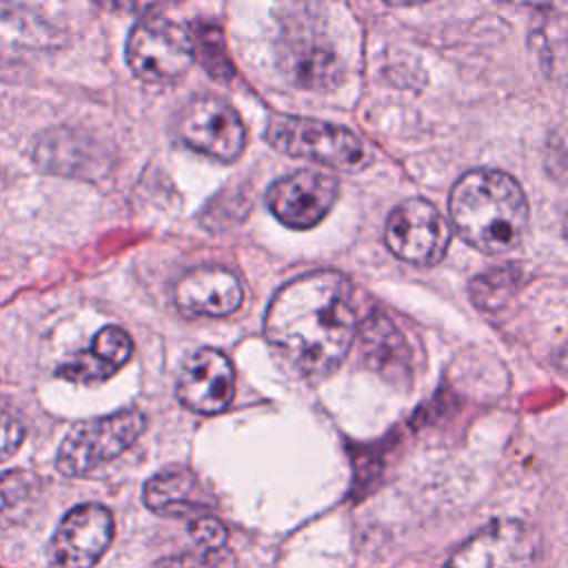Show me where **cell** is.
<instances>
[{"label": "cell", "instance_id": "1", "mask_svg": "<svg viewBox=\"0 0 568 568\" xmlns=\"http://www.w3.org/2000/svg\"><path fill=\"white\" fill-rule=\"evenodd\" d=\"M355 331L353 286L331 268L286 282L264 315V335L273 353L306 377L335 371L344 362Z\"/></svg>", "mask_w": 568, "mask_h": 568}, {"label": "cell", "instance_id": "2", "mask_svg": "<svg viewBox=\"0 0 568 568\" xmlns=\"http://www.w3.org/2000/svg\"><path fill=\"white\" fill-rule=\"evenodd\" d=\"M457 233L484 253L515 248L528 226V200L515 178L497 169L464 173L450 191Z\"/></svg>", "mask_w": 568, "mask_h": 568}, {"label": "cell", "instance_id": "3", "mask_svg": "<svg viewBox=\"0 0 568 568\" xmlns=\"http://www.w3.org/2000/svg\"><path fill=\"white\" fill-rule=\"evenodd\" d=\"M264 138L286 155L313 160L339 171H357L368 162V149L359 135L313 118L273 115Z\"/></svg>", "mask_w": 568, "mask_h": 568}, {"label": "cell", "instance_id": "4", "mask_svg": "<svg viewBox=\"0 0 568 568\" xmlns=\"http://www.w3.org/2000/svg\"><path fill=\"white\" fill-rule=\"evenodd\" d=\"M144 415L124 408L75 424L62 439L55 466L67 477H80L124 453L144 430Z\"/></svg>", "mask_w": 568, "mask_h": 568}, {"label": "cell", "instance_id": "5", "mask_svg": "<svg viewBox=\"0 0 568 568\" xmlns=\"http://www.w3.org/2000/svg\"><path fill=\"white\" fill-rule=\"evenodd\" d=\"M126 62L144 82H175L193 62L191 33L164 16L142 18L126 40Z\"/></svg>", "mask_w": 568, "mask_h": 568}, {"label": "cell", "instance_id": "6", "mask_svg": "<svg viewBox=\"0 0 568 568\" xmlns=\"http://www.w3.org/2000/svg\"><path fill=\"white\" fill-rule=\"evenodd\" d=\"M539 555V537L530 526L499 519L466 539L444 568H537Z\"/></svg>", "mask_w": 568, "mask_h": 568}, {"label": "cell", "instance_id": "7", "mask_svg": "<svg viewBox=\"0 0 568 568\" xmlns=\"http://www.w3.org/2000/svg\"><path fill=\"white\" fill-rule=\"evenodd\" d=\"M450 242V229L442 213L426 200H404L386 222V244L404 262L417 266L437 264Z\"/></svg>", "mask_w": 568, "mask_h": 568}, {"label": "cell", "instance_id": "8", "mask_svg": "<svg viewBox=\"0 0 568 568\" xmlns=\"http://www.w3.org/2000/svg\"><path fill=\"white\" fill-rule=\"evenodd\" d=\"M180 140L220 162H233L246 142L237 111L213 95L191 100L178 118Z\"/></svg>", "mask_w": 568, "mask_h": 568}, {"label": "cell", "instance_id": "9", "mask_svg": "<svg viewBox=\"0 0 568 568\" xmlns=\"http://www.w3.org/2000/svg\"><path fill=\"white\" fill-rule=\"evenodd\" d=\"M113 539V515L100 504L71 508L49 544V559L58 568H93Z\"/></svg>", "mask_w": 568, "mask_h": 568}, {"label": "cell", "instance_id": "10", "mask_svg": "<svg viewBox=\"0 0 568 568\" xmlns=\"http://www.w3.org/2000/svg\"><path fill=\"white\" fill-rule=\"evenodd\" d=\"M339 184L335 178L317 171H295L280 178L266 193L271 213L291 229L315 226L335 204Z\"/></svg>", "mask_w": 568, "mask_h": 568}, {"label": "cell", "instance_id": "11", "mask_svg": "<svg viewBox=\"0 0 568 568\" xmlns=\"http://www.w3.org/2000/svg\"><path fill=\"white\" fill-rule=\"evenodd\" d=\"M178 399L202 415L220 413L233 397V368L224 353L215 348L195 351L175 382Z\"/></svg>", "mask_w": 568, "mask_h": 568}, {"label": "cell", "instance_id": "12", "mask_svg": "<svg viewBox=\"0 0 568 568\" xmlns=\"http://www.w3.org/2000/svg\"><path fill=\"white\" fill-rule=\"evenodd\" d=\"M280 62L284 73L304 89H324L339 80V58L331 40L315 27H293L282 33Z\"/></svg>", "mask_w": 568, "mask_h": 568}, {"label": "cell", "instance_id": "13", "mask_svg": "<svg viewBox=\"0 0 568 568\" xmlns=\"http://www.w3.org/2000/svg\"><path fill=\"white\" fill-rule=\"evenodd\" d=\"M242 284L229 268L197 266L186 271L173 291L175 306L189 317H224L240 308Z\"/></svg>", "mask_w": 568, "mask_h": 568}, {"label": "cell", "instance_id": "14", "mask_svg": "<svg viewBox=\"0 0 568 568\" xmlns=\"http://www.w3.org/2000/svg\"><path fill=\"white\" fill-rule=\"evenodd\" d=\"M149 510L162 517H200L211 508V497L186 468H166L153 475L142 490Z\"/></svg>", "mask_w": 568, "mask_h": 568}, {"label": "cell", "instance_id": "15", "mask_svg": "<svg viewBox=\"0 0 568 568\" xmlns=\"http://www.w3.org/2000/svg\"><path fill=\"white\" fill-rule=\"evenodd\" d=\"M131 337L120 326H104L89 348L58 366V375L80 384H95L111 377L131 355Z\"/></svg>", "mask_w": 568, "mask_h": 568}, {"label": "cell", "instance_id": "16", "mask_svg": "<svg viewBox=\"0 0 568 568\" xmlns=\"http://www.w3.org/2000/svg\"><path fill=\"white\" fill-rule=\"evenodd\" d=\"M55 27L36 9L18 2H0V58L51 49L58 44Z\"/></svg>", "mask_w": 568, "mask_h": 568}, {"label": "cell", "instance_id": "17", "mask_svg": "<svg viewBox=\"0 0 568 568\" xmlns=\"http://www.w3.org/2000/svg\"><path fill=\"white\" fill-rule=\"evenodd\" d=\"M362 351L368 366L384 375L388 382H406L408 366V346L404 335L395 328V324L382 315L371 313L362 324Z\"/></svg>", "mask_w": 568, "mask_h": 568}, {"label": "cell", "instance_id": "18", "mask_svg": "<svg viewBox=\"0 0 568 568\" xmlns=\"http://www.w3.org/2000/svg\"><path fill=\"white\" fill-rule=\"evenodd\" d=\"M40 481L33 473L9 470L0 475V535L22 526L40 501Z\"/></svg>", "mask_w": 568, "mask_h": 568}, {"label": "cell", "instance_id": "19", "mask_svg": "<svg viewBox=\"0 0 568 568\" xmlns=\"http://www.w3.org/2000/svg\"><path fill=\"white\" fill-rule=\"evenodd\" d=\"M191 44H193V58L200 55L202 64L209 69V73L213 78H217V80H229L231 78L233 67H231V62L224 53L222 36H220L217 27L200 22L197 27H193Z\"/></svg>", "mask_w": 568, "mask_h": 568}, {"label": "cell", "instance_id": "20", "mask_svg": "<svg viewBox=\"0 0 568 568\" xmlns=\"http://www.w3.org/2000/svg\"><path fill=\"white\" fill-rule=\"evenodd\" d=\"M189 532L193 541L204 550H217L226 541V528L220 519L211 515H200L191 521Z\"/></svg>", "mask_w": 568, "mask_h": 568}, {"label": "cell", "instance_id": "21", "mask_svg": "<svg viewBox=\"0 0 568 568\" xmlns=\"http://www.w3.org/2000/svg\"><path fill=\"white\" fill-rule=\"evenodd\" d=\"M24 439V426L11 413L2 402H0V462L9 459L22 444Z\"/></svg>", "mask_w": 568, "mask_h": 568}, {"label": "cell", "instance_id": "22", "mask_svg": "<svg viewBox=\"0 0 568 568\" xmlns=\"http://www.w3.org/2000/svg\"><path fill=\"white\" fill-rule=\"evenodd\" d=\"M151 568H213L206 559L200 555H180V557H166L153 564Z\"/></svg>", "mask_w": 568, "mask_h": 568}]
</instances>
